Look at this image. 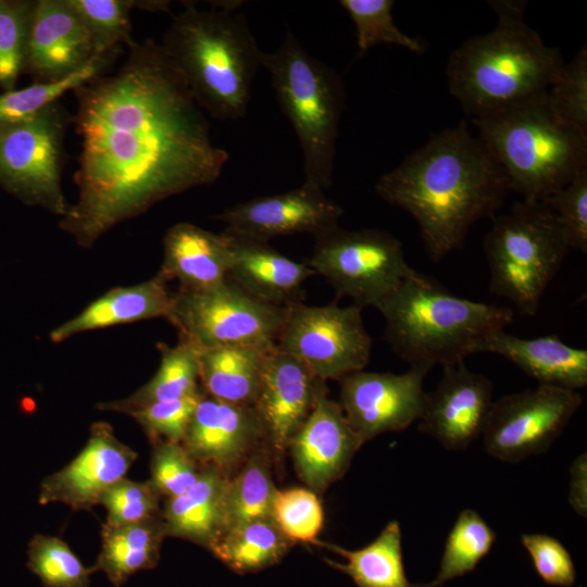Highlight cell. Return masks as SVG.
I'll return each instance as SVG.
<instances>
[{"label":"cell","instance_id":"17","mask_svg":"<svg viewBox=\"0 0 587 587\" xmlns=\"http://www.w3.org/2000/svg\"><path fill=\"white\" fill-rule=\"evenodd\" d=\"M436 387L425 395L420 432L451 451L466 449L483 434L492 400V383L461 361L442 367Z\"/></svg>","mask_w":587,"mask_h":587},{"label":"cell","instance_id":"31","mask_svg":"<svg viewBox=\"0 0 587 587\" xmlns=\"http://www.w3.org/2000/svg\"><path fill=\"white\" fill-rule=\"evenodd\" d=\"M291 545L272 519H263L228 527L210 551L232 571L246 574L276 564Z\"/></svg>","mask_w":587,"mask_h":587},{"label":"cell","instance_id":"39","mask_svg":"<svg viewBox=\"0 0 587 587\" xmlns=\"http://www.w3.org/2000/svg\"><path fill=\"white\" fill-rule=\"evenodd\" d=\"M271 519L292 544H313L323 526V508L310 489H275Z\"/></svg>","mask_w":587,"mask_h":587},{"label":"cell","instance_id":"30","mask_svg":"<svg viewBox=\"0 0 587 587\" xmlns=\"http://www.w3.org/2000/svg\"><path fill=\"white\" fill-rule=\"evenodd\" d=\"M313 544L346 559V563L330 559L325 562L350 576L357 587H412L405 576L401 528L397 521L387 523L379 535L361 549L347 550L319 540Z\"/></svg>","mask_w":587,"mask_h":587},{"label":"cell","instance_id":"40","mask_svg":"<svg viewBox=\"0 0 587 587\" xmlns=\"http://www.w3.org/2000/svg\"><path fill=\"white\" fill-rule=\"evenodd\" d=\"M552 114L562 124L587 135V48L564 63L547 95Z\"/></svg>","mask_w":587,"mask_h":587},{"label":"cell","instance_id":"29","mask_svg":"<svg viewBox=\"0 0 587 587\" xmlns=\"http://www.w3.org/2000/svg\"><path fill=\"white\" fill-rule=\"evenodd\" d=\"M160 365L152 378L127 398L102 402L98 409L127 414L153 402L203 394L199 376V348L178 338L175 346L158 342Z\"/></svg>","mask_w":587,"mask_h":587},{"label":"cell","instance_id":"20","mask_svg":"<svg viewBox=\"0 0 587 587\" xmlns=\"http://www.w3.org/2000/svg\"><path fill=\"white\" fill-rule=\"evenodd\" d=\"M265 437L252 405L220 401L203 394L199 399L182 445L201 467L225 473L246 460Z\"/></svg>","mask_w":587,"mask_h":587},{"label":"cell","instance_id":"15","mask_svg":"<svg viewBox=\"0 0 587 587\" xmlns=\"http://www.w3.org/2000/svg\"><path fill=\"white\" fill-rule=\"evenodd\" d=\"M344 211L324 190L302 184L284 193L255 197L214 216L224 232L268 242L272 238L310 234L314 238L339 226Z\"/></svg>","mask_w":587,"mask_h":587},{"label":"cell","instance_id":"2","mask_svg":"<svg viewBox=\"0 0 587 587\" xmlns=\"http://www.w3.org/2000/svg\"><path fill=\"white\" fill-rule=\"evenodd\" d=\"M387 203L413 216L434 262L462 248L472 226L494 217L509 183L465 121L433 135L374 186Z\"/></svg>","mask_w":587,"mask_h":587},{"label":"cell","instance_id":"6","mask_svg":"<svg viewBox=\"0 0 587 587\" xmlns=\"http://www.w3.org/2000/svg\"><path fill=\"white\" fill-rule=\"evenodd\" d=\"M472 123L523 200L549 198L587 167V135L558 121L547 96Z\"/></svg>","mask_w":587,"mask_h":587},{"label":"cell","instance_id":"13","mask_svg":"<svg viewBox=\"0 0 587 587\" xmlns=\"http://www.w3.org/2000/svg\"><path fill=\"white\" fill-rule=\"evenodd\" d=\"M583 403L578 391L538 385L494 401L483 430L485 451L516 463L548 450Z\"/></svg>","mask_w":587,"mask_h":587},{"label":"cell","instance_id":"5","mask_svg":"<svg viewBox=\"0 0 587 587\" xmlns=\"http://www.w3.org/2000/svg\"><path fill=\"white\" fill-rule=\"evenodd\" d=\"M376 309L385 319L384 339L410 369L428 373L454 365L513 322L511 308L458 297L415 271Z\"/></svg>","mask_w":587,"mask_h":587},{"label":"cell","instance_id":"12","mask_svg":"<svg viewBox=\"0 0 587 587\" xmlns=\"http://www.w3.org/2000/svg\"><path fill=\"white\" fill-rule=\"evenodd\" d=\"M359 307L337 302L316 307L301 302L286 305L277 348L299 360L323 382L340 379L364 370L373 340Z\"/></svg>","mask_w":587,"mask_h":587},{"label":"cell","instance_id":"23","mask_svg":"<svg viewBox=\"0 0 587 587\" xmlns=\"http://www.w3.org/2000/svg\"><path fill=\"white\" fill-rule=\"evenodd\" d=\"M233 251L229 237L191 223L180 222L163 237V261L159 272L180 290H202L227 279Z\"/></svg>","mask_w":587,"mask_h":587},{"label":"cell","instance_id":"36","mask_svg":"<svg viewBox=\"0 0 587 587\" xmlns=\"http://www.w3.org/2000/svg\"><path fill=\"white\" fill-rule=\"evenodd\" d=\"M27 567L42 587H89L93 567H87L59 537L36 534L28 544Z\"/></svg>","mask_w":587,"mask_h":587},{"label":"cell","instance_id":"8","mask_svg":"<svg viewBox=\"0 0 587 587\" xmlns=\"http://www.w3.org/2000/svg\"><path fill=\"white\" fill-rule=\"evenodd\" d=\"M484 250L492 294L520 313L535 315L570 247L544 201L522 200L508 213L492 217Z\"/></svg>","mask_w":587,"mask_h":587},{"label":"cell","instance_id":"35","mask_svg":"<svg viewBox=\"0 0 587 587\" xmlns=\"http://www.w3.org/2000/svg\"><path fill=\"white\" fill-rule=\"evenodd\" d=\"M275 489L268 459L265 452L257 448L238 473L229 477L225 501V529L254 520L271 519Z\"/></svg>","mask_w":587,"mask_h":587},{"label":"cell","instance_id":"24","mask_svg":"<svg viewBox=\"0 0 587 587\" xmlns=\"http://www.w3.org/2000/svg\"><path fill=\"white\" fill-rule=\"evenodd\" d=\"M480 352L505 358L538 385L575 391L587 385V350L571 347L555 335L525 339L503 329L487 337L479 346Z\"/></svg>","mask_w":587,"mask_h":587},{"label":"cell","instance_id":"34","mask_svg":"<svg viewBox=\"0 0 587 587\" xmlns=\"http://www.w3.org/2000/svg\"><path fill=\"white\" fill-rule=\"evenodd\" d=\"M88 28L98 54L129 48L136 41L132 37L130 12L134 9L167 12L168 1L137 0H68Z\"/></svg>","mask_w":587,"mask_h":587},{"label":"cell","instance_id":"7","mask_svg":"<svg viewBox=\"0 0 587 587\" xmlns=\"http://www.w3.org/2000/svg\"><path fill=\"white\" fill-rule=\"evenodd\" d=\"M282 111L298 137L304 184L326 189L333 184L344 87L338 74L311 55L288 29L280 46L262 52Z\"/></svg>","mask_w":587,"mask_h":587},{"label":"cell","instance_id":"11","mask_svg":"<svg viewBox=\"0 0 587 587\" xmlns=\"http://www.w3.org/2000/svg\"><path fill=\"white\" fill-rule=\"evenodd\" d=\"M71 116L58 101L34 117L0 128V187L29 207L64 216V140Z\"/></svg>","mask_w":587,"mask_h":587},{"label":"cell","instance_id":"3","mask_svg":"<svg viewBox=\"0 0 587 587\" xmlns=\"http://www.w3.org/2000/svg\"><path fill=\"white\" fill-rule=\"evenodd\" d=\"M497 14L489 33L466 39L449 57L448 87L473 118L545 98L564 65L524 22L526 1H488Z\"/></svg>","mask_w":587,"mask_h":587},{"label":"cell","instance_id":"41","mask_svg":"<svg viewBox=\"0 0 587 587\" xmlns=\"http://www.w3.org/2000/svg\"><path fill=\"white\" fill-rule=\"evenodd\" d=\"M161 496L151 482H136L126 477L107 489L99 503L107 510V525L120 526L161 515Z\"/></svg>","mask_w":587,"mask_h":587},{"label":"cell","instance_id":"45","mask_svg":"<svg viewBox=\"0 0 587 587\" xmlns=\"http://www.w3.org/2000/svg\"><path fill=\"white\" fill-rule=\"evenodd\" d=\"M521 542L545 583L561 587L575 584L576 570L573 559L560 540L545 534H523Z\"/></svg>","mask_w":587,"mask_h":587},{"label":"cell","instance_id":"37","mask_svg":"<svg viewBox=\"0 0 587 587\" xmlns=\"http://www.w3.org/2000/svg\"><path fill=\"white\" fill-rule=\"evenodd\" d=\"M340 5L349 14L357 33L359 55L377 45H395L414 53H423L425 46L420 39L402 33L392 17V0H341Z\"/></svg>","mask_w":587,"mask_h":587},{"label":"cell","instance_id":"33","mask_svg":"<svg viewBox=\"0 0 587 587\" xmlns=\"http://www.w3.org/2000/svg\"><path fill=\"white\" fill-rule=\"evenodd\" d=\"M496 533L474 510H462L452 525L444 548L437 576L412 587H440L472 572L491 550Z\"/></svg>","mask_w":587,"mask_h":587},{"label":"cell","instance_id":"21","mask_svg":"<svg viewBox=\"0 0 587 587\" xmlns=\"http://www.w3.org/2000/svg\"><path fill=\"white\" fill-rule=\"evenodd\" d=\"M277 346L265 357L253 408L273 448L283 451L311 411L317 382Z\"/></svg>","mask_w":587,"mask_h":587},{"label":"cell","instance_id":"19","mask_svg":"<svg viewBox=\"0 0 587 587\" xmlns=\"http://www.w3.org/2000/svg\"><path fill=\"white\" fill-rule=\"evenodd\" d=\"M97 55L88 28L68 0H36L24 70L34 83L61 80Z\"/></svg>","mask_w":587,"mask_h":587},{"label":"cell","instance_id":"38","mask_svg":"<svg viewBox=\"0 0 587 587\" xmlns=\"http://www.w3.org/2000/svg\"><path fill=\"white\" fill-rule=\"evenodd\" d=\"M36 0H0V88L12 90L24 74Z\"/></svg>","mask_w":587,"mask_h":587},{"label":"cell","instance_id":"43","mask_svg":"<svg viewBox=\"0 0 587 587\" xmlns=\"http://www.w3.org/2000/svg\"><path fill=\"white\" fill-rule=\"evenodd\" d=\"M203 394L153 402L136 408L127 415L140 425L151 444L159 441L182 442L196 405Z\"/></svg>","mask_w":587,"mask_h":587},{"label":"cell","instance_id":"27","mask_svg":"<svg viewBox=\"0 0 587 587\" xmlns=\"http://www.w3.org/2000/svg\"><path fill=\"white\" fill-rule=\"evenodd\" d=\"M165 526L161 515L120 526L102 524L101 550L93 571L103 572L121 587L138 571L151 570L160 560Z\"/></svg>","mask_w":587,"mask_h":587},{"label":"cell","instance_id":"14","mask_svg":"<svg viewBox=\"0 0 587 587\" xmlns=\"http://www.w3.org/2000/svg\"><path fill=\"white\" fill-rule=\"evenodd\" d=\"M426 375L414 369L402 374L361 370L339 379V404L362 444L380 434L403 430L419 421Z\"/></svg>","mask_w":587,"mask_h":587},{"label":"cell","instance_id":"16","mask_svg":"<svg viewBox=\"0 0 587 587\" xmlns=\"http://www.w3.org/2000/svg\"><path fill=\"white\" fill-rule=\"evenodd\" d=\"M137 457L135 450L117 439L109 423L95 422L78 454L43 478L39 503H63L74 511H89L107 489L126 477Z\"/></svg>","mask_w":587,"mask_h":587},{"label":"cell","instance_id":"44","mask_svg":"<svg viewBox=\"0 0 587 587\" xmlns=\"http://www.w3.org/2000/svg\"><path fill=\"white\" fill-rule=\"evenodd\" d=\"M555 215L570 249L587 252V167L562 189L542 200Z\"/></svg>","mask_w":587,"mask_h":587},{"label":"cell","instance_id":"42","mask_svg":"<svg viewBox=\"0 0 587 587\" xmlns=\"http://www.w3.org/2000/svg\"><path fill=\"white\" fill-rule=\"evenodd\" d=\"M149 480L161 497L171 499L186 492L199 478L201 466L182 442L152 444Z\"/></svg>","mask_w":587,"mask_h":587},{"label":"cell","instance_id":"25","mask_svg":"<svg viewBox=\"0 0 587 587\" xmlns=\"http://www.w3.org/2000/svg\"><path fill=\"white\" fill-rule=\"evenodd\" d=\"M167 283L158 272L146 282L112 288L77 315L54 327L49 333V339L60 344L85 332L157 317L167 319L174 296Z\"/></svg>","mask_w":587,"mask_h":587},{"label":"cell","instance_id":"32","mask_svg":"<svg viewBox=\"0 0 587 587\" xmlns=\"http://www.w3.org/2000/svg\"><path fill=\"white\" fill-rule=\"evenodd\" d=\"M114 50L98 54L86 66L61 80L53 83H33L21 88L3 91L0 93V128L15 125L27 121L48 105L58 102L70 90L104 75L118 55Z\"/></svg>","mask_w":587,"mask_h":587},{"label":"cell","instance_id":"26","mask_svg":"<svg viewBox=\"0 0 587 587\" xmlns=\"http://www.w3.org/2000/svg\"><path fill=\"white\" fill-rule=\"evenodd\" d=\"M228 480L227 473L204 466L186 492L165 499L162 519L166 537L187 539L210 550L226 528Z\"/></svg>","mask_w":587,"mask_h":587},{"label":"cell","instance_id":"10","mask_svg":"<svg viewBox=\"0 0 587 587\" xmlns=\"http://www.w3.org/2000/svg\"><path fill=\"white\" fill-rule=\"evenodd\" d=\"M307 264L360 309L376 308L410 277L401 242L379 229L347 230L340 226L319 236Z\"/></svg>","mask_w":587,"mask_h":587},{"label":"cell","instance_id":"18","mask_svg":"<svg viewBox=\"0 0 587 587\" xmlns=\"http://www.w3.org/2000/svg\"><path fill=\"white\" fill-rule=\"evenodd\" d=\"M363 444L350 427L339 403L319 380L307 419L289 442L300 478L321 491L347 471Z\"/></svg>","mask_w":587,"mask_h":587},{"label":"cell","instance_id":"9","mask_svg":"<svg viewBox=\"0 0 587 587\" xmlns=\"http://www.w3.org/2000/svg\"><path fill=\"white\" fill-rule=\"evenodd\" d=\"M286 307L250 296L230 279L202 290H180L173 296L167 321L178 338L200 349L216 347H276Z\"/></svg>","mask_w":587,"mask_h":587},{"label":"cell","instance_id":"22","mask_svg":"<svg viewBox=\"0 0 587 587\" xmlns=\"http://www.w3.org/2000/svg\"><path fill=\"white\" fill-rule=\"evenodd\" d=\"M224 233L229 237L233 251L228 279L270 304L286 307L303 300L302 286L315 275L307 262L288 258L266 241Z\"/></svg>","mask_w":587,"mask_h":587},{"label":"cell","instance_id":"46","mask_svg":"<svg viewBox=\"0 0 587 587\" xmlns=\"http://www.w3.org/2000/svg\"><path fill=\"white\" fill-rule=\"evenodd\" d=\"M569 502L582 517L587 515V453L579 454L570 469Z\"/></svg>","mask_w":587,"mask_h":587},{"label":"cell","instance_id":"1","mask_svg":"<svg viewBox=\"0 0 587 587\" xmlns=\"http://www.w3.org/2000/svg\"><path fill=\"white\" fill-rule=\"evenodd\" d=\"M128 49L114 74L74 90L78 197L59 226L85 249L158 202L214 183L228 161L161 45Z\"/></svg>","mask_w":587,"mask_h":587},{"label":"cell","instance_id":"4","mask_svg":"<svg viewBox=\"0 0 587 587\" xmlns=\"http://www.w3.org/2000/svg\"><path fill=\"white\" fill-rule=\"evenodd\" d=\"M202 10L187 1L173 16L161 47L203 112L220 121L242 117L262 52L233 1Z\"/></svg>","mask_w":587,"mask_h":587},{"label":"cell","instance_id":"28","mask_svg":"<svg viewBox=\"0 0 587 587\" xmlns=\"http://www.w3.org/2000/svg\"><path fill=\"white\" fill-rule=\"evenodd\" d=\"M271 350L254 347L199 348L202 391L220 401L253 407L263 363Z\"/></svg>","mask_w":587,"mask_h":587}]
</instances>
